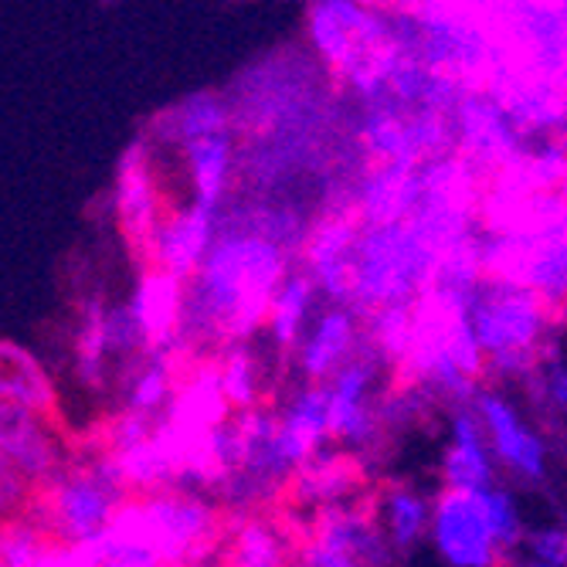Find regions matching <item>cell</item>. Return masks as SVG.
<instances>
[{"mask_svg":"<svg viewBox=\"0 0 567 567\" xmlns=\"http://www.w3.org/2000/svg\"><path fill=\"white\" fill-rule=\"evenodd\" d=\"M130 499L126 486L116 480L110 458L95 445H79L69 470L31 493L21 517L41 527L51 540L82 544L106 530L123 503Z\"/></svg>","mask_w":567,"mask_h":567,"instance_id":"3","label":"cell"},{"mask_svg":"<svg viewBox=\"0 0 567 567\" xmlns=\"http://www.w3.org/2000/svg\"><path fill=\"white\" fill-rule=\"evenodd\" d=\"M480 499H483V509H486L489 530H493L503 557L513 567V564H517V557H520V550H524V537H527L517 496H513L509 489H503V486H493V489H483Z\"/></svg>","mask_w":567,"mask_h":567,"instance_id":"27","label":"cell"},{"mask_svg":"<svg viewBox=\"0 0 567 567\" xmlns=\"http://www.w3.org/2000/svg\"><path fill=\"white\" fill-rule=\"evenodd\" d=\"M486 92L509 113L527 140L567 136V85L527 69H513L499 59V69Z\"/></svg>","mask_w":567,"mask_h":567,"instance_id":"15","label":"cell"},{"mask_svg":"<svg viewBox=\"0 0 567 567\" xmlns=\"http://www.w3.org/2000/svg\"><path fill=\"white\" fill-rule=\"evenodd\" d=\"M0 398H4V404L31 411V415L59 422L55 381L48 378L41 360L14 340H4V347H0Z\"/></svg>","mask_w":567,"mask_h":567,"instance_id":"23","label":"cell"},{"mask_svg":"<svg viewBox=\"0 0 567 567\" xmlns=\"http://www.w3.org/2000/svg\"><path fill=\"white\" fill-rule=\"evenodd\" d=\"M449 445L439 462L442 489H458V493H483L496 486L499 462L489 449L486 429L476 415L473 404H458L449 411Z\"/></svg>","mask_w":567,"mask_h":567,"instance_id":"20","label":"cell"},{"mask_svg":"<svg viewBox=\"0 0 567 567\" xmlns=\"http://www.w3.org/2000/svg\"><path fill=\"white\" fill-rule=\"evenodd\" d=\"M473 330L486 353L489 381L530 384L550 360H557V327L567 313L524 286L486 279L473 299Z\"/></svg>","mask_w":567,"mask_h":567,"instance_id":"2","label":"cell"},{"mask_svg":"<svg viewBox=\"0 0 567 567\" xmlns=\"http://www.w3.org/2000/svg\"><path fill=\"white\" fill-rule=\"evenodd\" d=\"M360 238H364V221H360L347 204H323L313 225H309L296 262L317 282L327 302L350 306Z\"/></svg>","mask_w":567,"mask_h":567,"instance_id":"8","label":"cell"},{"mask_svg":"<svg viewBox=\"0 0 567 567\" xmlns=\"http://www.w3.org/2000/svg\"><path fill=\"white\" fill-rule=\"evenodd\" d=\"M282 4H302L306 8V4H313V0H282Z\"/></svg>","mask_w":567,"mask_h":567,"instance_id":"34","label":"cell"},{"mask_svg":"<svg viewBox=\"0 0 567 567\" xmlns=\"http://www.w3.org/2000/svg\"><path fill=\"white\" fill-rule=\"evenodd\" d=\"M530 140L520 126L509 120V113L486 89H473L462 95L455 110V153L470 161L486 181L503 174Z\"/></svg>","mask_w":567,"mask_h":567,"instance_id":"10","label":"cell"},{"mask_svg":"<svg viewBox=\"0 0 567 567\" xmlns=\"http://www.w3.org/2000/svg\"><path fill=\"white\" fill-rule=\"evenodd\" d=\"M432 547L449 567H506L480 493L439 489L432 513Z\"/></svg>","mask_w":567,"mask_h":567,"instance_id":"13","label":"cell"},{"mask_svg":"<svg viewBox=\"0 0 567 567\" xmlns=\"http://www.w3.org/2000/svg\"><path fill=\"white\" fill-rule=\"evenodd\" d=\"M534 408L547 411V415L567 419V364L550 360V364L527 384Z\"/></svg>","mask_w":567,"mask_h":567,"instance_id":"29","label":"cell"},{"mask_svg":"<svg viewBox=\"0 0 567 567\" xmlns=\"http://www.w3.org/2000/svg\"><path fill=\"white\" fill-rule=\"evenodd\" d=\"M564 458H567V439H564Z\"/></svg>","mask_w":567,"mask_h":567,"instance_id":"35","label":"cell"},{"mask_svg":"<svg viewBox=\"0 0 567 567\" xmlns=\"http://www.w3.org/2000/svg\"><path fill=\"white\" fill-rule=\"evenodd\" d=\"M296 255L235 218H221V235L194 279H187L184 333L177 360L190 364L218 357L225 347L266 330L276 292L292 272Z\"/></svg>","mask_w":567,"mask_h":567,"instance_id":"1","label":"cell"},{"mask_svg":"<svg viewBox=\"0 0 567 567\" xmlns=\"http://www.w3.org/2000/svg\"><path fill=\"white\" fill-rule=\"evenodd\" d=\"M221 218L225 212L218 208H208V204H197L190 197H177L171 212L161 218L157 231H153L140 266L164 269L184 282L194 279L221 235Z\"/></svg>","mask_w":567,"mask_h":567,"instance_id":"11","label":"cell"},{"mask_svg":"<svg viewBox=\"0 0 567 567\" xmlns=\"http://www.w3.org/2000/svg\"><path fill=\"white\" fill-rule=\"evenodd\" d=\"M435 266H439V251L411 221L364 228L357 251L350 306L360 317H368L384 306L419 302L422 292L432 286Z\"/></svg>","mask_w":567,"mask_h":567,"instance_id":"4","label":"cell"},{"mask_svg":"<svg viewBox=\"0 0 567 567\" xmlns=\"http://www.w3.org/2000/svg\"><path fill=\"white\" fill-rule=\"evenodd\" d=\"M527 560H540V564H564L567 567V524H540L534 530H527L524 537V550Z\"/></svg>","mask_w":567,"mask_h":567,"instance_id":"30","label":"cell"},{"mask_svg":"<svg viewBox=\"0 0 567 567\" xmlns=\"http://www.w3.org/2000/svg\"><path fill=\"white\" fill-rule=\"evenodd\" d=\"M473 408L486 429V439H489V449L499 462V470H506L520 483L540 486L547 480V458H550V449L540 429L527 425L520 408L493 388H483Z\"/></svg>","mask_w":567,"mask_h":567,"instance_id":"14","label":"cell"},{"mask_svg":"<svg viewBox=\"0 0 567 567\" xmlns=\"http://www.w3.org/2000/svg\"><path fill=\"white\" fill-rule=\"evenodd\" d=\"M353 4H360L364 11H374V14H388L401 4V0H353Z\"/></svg>","mask_w":567,"mask_h":567,"instance_id":"31","label":"cell"},{"mask_svg":"<svg viewBox=\"0 0 567 567\" xmlns=\"http://www.w3.org/2000/svg\"><path fill=\"white\" fill-rule=\"evenodd\" d=\"M299 520L296 567H394L398 560V550L378 520L374 489Z\"/></svg>","mask_w":567,"mask_h":567,"instance_id":"6","label":"cell"},{"mask_svg":"<svg viewBox=\"0 0 567 567\" xmlns=\"http://www.w3.org/2000/svg\"><path fill=\"white\" fill-rule=\"evenodd\" d=\"M167 164L174 167L171 177L184 184L190 200L225 212V200L231 197L235 177L241 171L238 140L235 133L197 140L187 150H181L177 157H167Z\"/></svg>","mask_w":567,"mask_h":567,"instance_id":"21","label":"cell"},{"mask_svg":"<svg viewBox=\"0 0 567 567\" xmlns=\"http://www.w3.org/2000/svg\"><path fill=\"white\" fill-rule=\"evenodd\" d=\"M218 371H221V384L235 411H251L266 404L269 368H266V353L251 340L225 347L218 353Z\"/></svg>","mask_w":567,"mask_h":567,"instance_id":"25","label":"cell"},{"mask_svg":"<svg viewBox=\"0 0 567 567\" xmlns=\"http://www.w3.org/2000/svg\"><path fill=\"white\" fill-rule=\"evenodd\" d=\"M411 337H415V302L384 306L364 317V350L381 360L388 374L401 368L411 350Z\"/></svg>","mask_w":567,"mask_h":567,"instance_id":"26","label":"cell"},{"mask_svg":"<svg viewBox=\"0 0 567 567\" xmlns=\"http://www.w3.org/2000/svg\"><path fill=\"white\" fill-rule=\"evenodd\" d=\"M0 452H4V476L18 480L28 493H38L69 470L75 445H69L51 419L0 404Z\"/></svg>","mask_w":567,"mask_h":567,"instance_id":"9","label":"cell"},{"mask_svg":"<svg viewBox=\"0 0 567 567\" xmlns=\"http://www.w3.org/2000/svg\"><path fill=\"white\" fill-rule=\"evenodd\" d=\"M513 567H564V564H540V560H527V557H517Z\"/></svg>","mask_w":567,"mask_h":567,"instance_id":"32","label":"cell"},{"mask_svg":"<svg viewBox=\"0 0 567 567\" xmlns=\"http://www.w3.org/2000/svg\"><path fill=\"white\" fill-rule=\"evenodd\" d=\"M360 343H364V317L347 302H327L292 357L299 381L330 384L347 360L357 357Z\"/></svg>","mask_w":567,"mask_h":567,"instance_id":"18","label":"cell"},{"mask_svg":"<svg viewBox=\"0 0 567 567\" xmlns=\"http://www.w3.org/2000/svg\"><path fill=\"white\" fill-rule=\"evenodd\" d=\"M374 486H378L374 473L357 452L340 445H323L313 458H306L296 470L279 506L289 509L292 517H313L323 506L368 496Z\"/></svg>","mask_w":567,"mask_h":567,"instance_id":"12","label":"cell"},{"mask_svg":"<svg viewBox=\"0 0 567 567\" xmlns=\"http://www.w3.org/2000/svg\"><path fill=\"white\" fill-rule=\"evenodd\" d=\"M221 133H235V106L225 92L215 89H194L174 99L143 126V140L153 150H161L164 157H177L190 143Z\"/></svg>","mask_w":567,"mask_h":567,"instance_id":"17","label":"cell"},{"mask_svg":"<svg viewBox=\"0 0 567 567\" xmlns=\"http://www.w3.org/2000/svg\"><path fill=\"white\" fill-rule=\"evenodd\" d=\"M51 537L24 517H11L0 540V567H38Z\"/></svg>","mask_w":567,"mask_h":567,"instance_id":"28","label":"cell"},{"mask_svg":"<svg viewBox=\"0 0 567 567\" xmlns=\"http://www.w3.org/2000/svg\"><path fill=\"white\" fill-rule=\"evenodd\" d=\"M215 567H221V564H215Z\"/></svg>","mask_w":567,"mask_h":567,"instance_id":"36","label":"cell"},{"mask_svg":"<svg viewBox=\"0 0 567 567\" xmlns=\"http://www.w3.org/2000/svg\"><path fill=\"white\" fill-rule=\"evenodd\" d=\"M401 4H408V8H419V4H432V0H401Z\"/></svg>","mask_w":567,"mask_h":567,"instance_id":"33","label":"cell"},{"mask_svg":"<svg viewBox=\"0 0 567 567\" xmlns=\"http://www.w3.org/2000/svg\"><path fill=\"white\" fill-rule=\"evenodd\" d=\"M374 509L378 520L391 540V547L401 554L415 550L425 537H432V513H435V496H425L411 483L401 480H384L374 486Z\"/></svg>","mask_w":567,"mask_h":567,"instance_id":"22","label":"cell"},{"mask_svg":"<svg viewBox=\"0 0 567 567\" xmlns=\"http://www.w3.org/2000/svg\"><path fill=\"white\" fill-rule=\"evenodd\" d=\"M126 302L143 333L146 353L177 357V343L184 333V309H187V282L164 269L143 266Z\"/></svg>","mask_w":567,"mask_h":567,"instance_id":"19","label":"cell"},{"mask_svg":"<svg viewBox=\"0 0 567 567\" xmlns=\"http://www.w3.org/2000/svg\"><path fill=\"white\" fill-rule=\"evenodd\" d=\"M171 177V164L161 150H153L143 136L133 140L116 164L113 190H110V215L116 231L123 235L126 248L143 259V251L157 231L161 218L171 212V204L181 197Z\"/></svg>","mask_w":567,"mask_h":567,"instance_id":"7","label":"cell"},{"mask_svg":"<svg viewBox=\"0 0 567 567\" xmlns=\"http://www.w3.org/2000/svg\"><path fill=\"white\" fill-rule=\"evenodd\" d=\"M317 299H320V289L317 282L309 279L302 269L299 272H289V279L282 282V289L276 292L272 299V309H269V320H266V337H269V350L279 357V360H289L296 357L306 330L313 327V309H317Z\"/></svg>","mask_w":567,"mask_h":567,"instance_id":"24","label":"cell"},{"mask_svg":"<svg viewBox=\"0 0 567 567\" xmlns=\"http://www.w3.org/2000/svg\"><path fill=\"white\" fill-rule=\"evenodd\" d=\"M353 143L364 164L422 167L445 153H455V116L408 110L394 99H374L357 110Z\"/></svg>","mask_w":567,"mask_h":567,"instance_id":"5","label":"cell"},{"mask_svg":"<svg viewBox=\"0 0 567 567\" xmlns=\"http://www.w3.org/2000/svg\"><path fill=\"white\" fill-rule=\"evenodd\" d=\"M425 200L422 167L411 164H364L350 177L347 204L364 228H384L415 218Z\"/></svg>","mask_w":567,"mask_h":567,"instance_id":"16","label":"cell"}]
</instances>
